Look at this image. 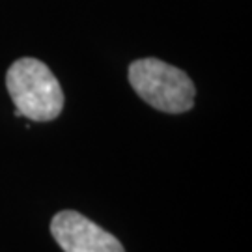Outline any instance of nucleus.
Segmentation results:
<instances>
[{"label":"nucleus","instance_id":"f257e3e1","mask_svg":"<svg viewBox=\"0 0 252 252\" xmlns=\"http://www.w3.org/2000/svg\"><path fill=\"white\" fill-rule=\"evenodd\" d=\"M6 86L15 103V116L51 122L63 108V92L54 73L36 58H19L9 65Z\"/></svg>","mask_w":252,"mask_h":252},{"label":"nucleus","instance_id":"f03ea898","mask_svg":"<svg viewBox=\"0 0 252 252\" xmlns=\"http://www.w3.org/2000/svg\"><path fill=\"white\" fill-rule=\"evenodd\" d=\"M129 82L142 99L157 110L181 114L194 105V84L189 75L157 58H142L129 65Z\"/></svg>","mask_w":252,"mask_h":252},{"label":"nucleus","instance_id":"7ed1b4c3","mask_svg":"<svg viewBox=\"0 0 252 252\" xmlns=\"http://www.w3.org/2000/svg\"><path fill=\"white\" fill-rule=\"evenodd\" d=\"M51 234L63 252H126L114 235L71 209L53 217Z\"/></svg>","mask_w":252,"mask_h":252}]
</instances>
